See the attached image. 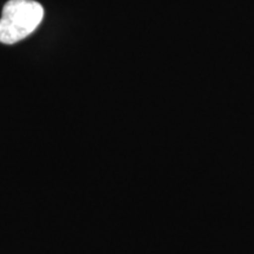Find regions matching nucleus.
Returning <instances> with one entry per match:
<instances>
[{
  "label": "nucleus",
  "mask_w": 254,
  "mask_h": 254,
  "mask_svg": "<svg viewBox=\"0 0 254 254\" xmlns=\"http://www.w3.org/2000/svg\"><path fill=\"white\" fill-rule=\"evenodd\" d=\"M44 8L33 0H8L0 19V43L12 45L25 39L39 26Z\"/></svg>",
  "instance_id": "f257e3e1"
}]
</instances>
